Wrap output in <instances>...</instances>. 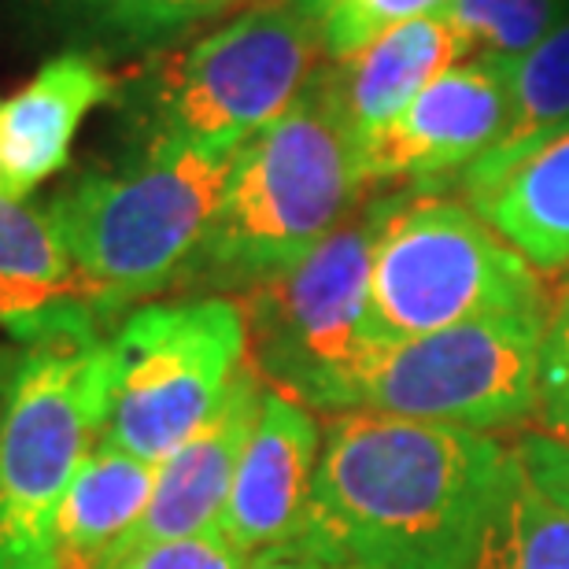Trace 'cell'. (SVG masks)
<instances>
[{"label":"cell","mask_w":569,"mask_h":569,"mask_svg":"<svg viewBox=\"0 0 569 569\" xmlns=\"http://www.w3.org/2000/svg\"><path fill=\"white\" fill-rule=\"evenodd\" d=\"M515 473V448L496 432L333 415L281 551L333 569H477Z\"/></svg>","instance_id":"6da1fadb"},{"label":"cell","mask_w":569,"mask_h":569,"mask_svg":"<svg viewBox=\"0 0 569 569\" xmlns=\"http://www.w3.org/2000/svg\"><path fill=\"white\" fill-rule=\"evenodd\" d=\"M362 192L356 144L318 67L303 93L237 148L219 211L186 278L248 292L322 244Z\"/></svg>","instance_id":"7a4b0ae2"},{"label":"cell","mask_w":569,"mask_h":569,"mask_svg":"<svg viewBox=\"0 0 569 569\" xmlns=\"http://www.w3.org/2000/svg\"><path fill=\"white\" fill-rule=\"evenodd\" d=\"M400 197L403 189L362 197L300 263L244 292L248 367L267 389L322 415L359 411L378 356L367 337L373 248Z\"/></svg>","instance_id":"3957f363"},{"label":"cell","mask_w":569,"mask_h":569,"mask_svg":"<svg viewBox=\"0 0 569 569\" xmlns=\"http://www.w3.org/2000/svg\"><path fill=\"white\" fill-rule=\"evenodd\" d=\"M233 156L152 144L130 167L82 174L49 203L100 318L186 278L219 211Z\"/></svg>","instance_id":"277c9868"},{"label":"cell","mask_w":569,"mask_h":569,"mask_svg":"<svg viewBox=\"0 0 569 569\" xmlns=\"http://www.w3.org/2000/svg\"><path fill=\"white\" fill-rule=\"evenodd\" d=\"M318 33L292 0H259L138 78L133 119L148 148L214 156L270 127L318 71Z\"/></svg>","instance_id":"5b68a950"},{"label":"cell","mask_w":569,"mask_h":569,"mask_svg":"<svg viewBox=\"0 0 569 569\" xmlns=\"http://www.w3.org/2000/svg\"><path fill=\"white\" fill-rule=\"evenodd\" d=\"M551 311L540 274L470 203L407 186L373 248L367 337L389 348L488 315Z\"/></svg>","instance_id":"8992f818"},{"label":"cell","mask_w":569,"mask_h":569,"mask_svg":"<svg viewBox=\"0 0 569 569\" xmlns=\"http://www.w3.org/2000/svg\"><path fill=\"white\" fill-rule=\"evenodd\" d=\"M116 396L111 340L41 345L19 359L0 422V569H56V526Z\"/></svg>","instance_id":"52a82bcc"},{"label":"cell","mask_w":569,"mask_h":569,"mask_svg":"<svg viewBox=\"0 0 569 569\" xmlns=\"http://www.w3.org/2000/svg\"><path fill=\"white\" fill-rule=\"evenodd\" d=\"M116 396L104 443L163 462L219 411L248 359L244 311L226 296L148 303L111 337Z\"/></svg>","instance_id":"ba28073f"},{"label":"cell","mask_w":569,"mask_h":569,"mask_svg":"<svg viewBox=\"0 0 569 569\" xmlns=\"http://www.w3.org/2000/svg\"><path fill=\"white\" fill-rule=\"evenodd\" d=\"M548 315H488L381 348L362 378L359 411L470 432L529 422L540 400Z\"/></svg>","instance_id":"9c48e42d"},{"label":"cell","mask_w":569,"mask_h":569,"mask_svg":"<svg viewBox=\"0 0 569 569\" xmlns=\"http://www.w3.org/2000/svg\"><path fill=\"white\" fill-rule=\"evenodd\" d=\"M510 122V63L470 60L418 93L400 116L356 148L359 181L437 189L492 152Z\"/></svg>","instance_id":"30bf717a"},{"label":"cell","mask_w":569,"mask_h":569,"mask_svg":"<svg viewBox=\"0 0 569 569\" xmlns=\"http://www.w3.org/2000/svg\"><path fill=\"white\" fill-rule=\"evenodd\" d=\"M267 385L248 367L233 378L222 407L203 422L174 455H167L156 470V488L148 499L144 518L122 540L108 569L122 566L138 551L156 548L170 540L211 537L222 526L226 499H230L237 462L244 455V443L252 437L259 407H263Z\"/></svg>","instance_id":"8fae6325"},{"label":"cell","mask_w":569,"mask_h":569,"mask_svg":"<svg viewBox=\"0 0 569 569\" xmlns=\"http://www.w3.org/2000/svg\"><path fill=\"white\" fill-rule=\"evenodd\" d=\"M322 437L311 407L267 389L219 526V537L244 559L289 548L311 496Z\"/></svg>","instance_id":"7c38bea8"},{"label":"cell","mask_w":569,"mask_h":569,"mask_svg":"<svg viewBox=\"0 0 569 569\" xmlns=\"http://www.w3.org/2000/svg\"><path fill=\"white\" fill-rule=\"evenodd\" d=\"M100 322L49 208L0 192V329L41 348L100 340Z\"/></svg>","instance_id":"4fadbf2b"},{"label":"cell","mask_w":569,"mask_h":569,"mask_svg":"<svg viewBox=\"0 0 569 569\" xmlns=\"http://www.w3.org/2000/svg\"><path fill=\"white\" fill-rule=\"evenodd\" d=\"M119 93L116 74L89 52H60L0 104V170L8 197H30L63 170L82 119Z\"/></svg>","instance_id":"5bb4252c"},{"label":"cell","mask_w":569,"mask_h":569,"mask_svg":"<svg viewBox=\"0 0 569 569\" xmlns=\"http://www.w3.org/2000/svg\"><path fill=\"white\" fill-rule=\"evenodd\" d=\"M470 60L462 33L451 27L443 11H429L403 27L381 33L367 49L322 67L326 86L333 93L351 144H362L385 122L396 119L422 89L443 71Z\"/></svg>","instance_id":"9a60e30c"},{"label":"cell","mask_w":569,"mask_h":569,"mask_svg":"<svg viewBox=\"0 0 569 569\" xmlns=\"http://www.w3.org/2000/svg\"><path fill=\"white\" fill-rule=\"evenodd\" d=\"M159 462H144L100 440L78 466L56 526V569H108L122 540L144 518Z\"/></svg>","instance_id":"2e32d148"},{"label":"cell","mask_w":569,"mask_h":569,"mask_svg":"<svg viewBox=\"0 0 569 569\" xmlns=\"http://www.w3.org/2000/svg\"><path fill=\"white\" fill-rule=\"evenodd\" d=\"M466 203L537 270H569V133L515 163Z\"/></svg>","instance_id":"e0dca14e"},{"label":"cell","mask_w":569,"mask_h":569,"mask_svg":"<svg viewBox=\"0 0 569 569\" xmlns=\"http://www.w3.org/2000/svg\"><path fill=\"white\" fill-rule=\"evenodd\" d=\"M562 133H569V16L537 49L510 63V122L492 152L459 174L462 197L492 186L515 163Z\"/></svg>","instance_id":"ac0fdd59"},{"label":"cell","mask_w":569,"mask_h":569,"mask_svg":"<svg viewBox=\"0 0 569 569\" xmlns=\"http://www.w3.org/2000/svg\"><path fill=\"white\" fill-rule=\"evenodd\" d=\"M27 4L74 38L111 49H148L226 16L241 0H27Z\"/></svg>","instance_id":"d6986e66"},{"label":"cell","mask_w":569,"mask_h":569,"mask_svg":"<svg viewBox=\"0 0 569 569\" xmlns=\"http://www.w3.org/2000/svg\"><path fill=\"white\" fill-rule=\"evenodd\" d=\"M477 569H569V510L537 492L521 466Z\"/></svg>","instance_id":"ffe728a7"},{"label":"cell","mask_w":569,"mask_h":569,"mask_svg":"<svg viewBox=\"0 0 569 569\" xmlns=\"http://www.w3.org/2000/svg\"><path fill=\"white\" fill-rule=\"evenodd\" d=\"M440 11L462 33L470 60L515 63L569 16V0H448Z\"/></svg>","instance_id":"44dd1931"},{"label":"cell","mask_w":569,"mask_h":569,"mask_svg":"<svg viewBox=\"0 0 569 569\" xmlns=\"http://www.w3.org/2000/svg\"><path fill=\"white\" fill-rule=\"evenodd\" d=\"M311 19L329 63L348 60L403 22L440 11L448 0H292Z\"/></svg>","instance_id":"7402d4cb"},{"label":"cell","mask_w":569,"mask_h":569,"mask_svg":"<svg viewBox=\"0 0 569 569\" xmlns=\"http://www.w3.org/2000/svg\"><path fill=\"white\" fill-rule=\"evenodd\" d=\"M540 429L569 440V289L551 307L540 351Z\"/></svg>","instance_id":"603a6c76"},{"label":"cell","mask_w":569,"mask_h":569,"mask_svg":"<svg viewBox=\"0 0 569 569\" xmlns=\"http://www.w3.org/2000/svg\"><path fill=\"white\" fill-rule=\"evenodd\" d=\"M510 448H515V459L532 488L569 510V440L551 437L543 429H529Z\"/></svg>","instance_id":"cb8c5ba5"},{"label":"cell","mask_w":569,"mask_h":569,"mask_svg":"<svg viewBox=\"0 0 569 569\" xmlns=\"http://www.w3.org/2000/svg\"><path fill=\"white\" fill-rule=\"evenodd\" d=\"M248 566H252V559H244L219 532H211V537L156 543V548L138 551L133 559H127L116 569H248Z\"/></svg>","instance_id":"d4e9b609"},{"label":"cell","mask_w":569,"mask_h":569,"mask_svg":"<svg viewBox=\"0 0 569 569\" xmlns=\"http://www.w3.org/2000/svg\"><path fill=\"white\" fill-rule=\"evenodd\" d=\"M248 569H333V566L300 559V555H292V551H270V555H259V559H252V566H248Z\"/></svg>","instance_id":"484cf974"},{"label":"cell","mask_w":569,"mask_h":569,"mask_svg":"<svg viewBox=\"0 0 569 569\" xmlns=\"http://www.w3.org/2000/svg\"><path fill=\"white\" fill-rule=\"evenodd\" d=\"M16 367L19 359L0 345V422H4V407H8V389H11V378H16Z\"/></svg>","instance_id":"4316f807"},{"label":"cell","mask_w":569,"mask_h":569,"mask_svg":"<svg viewBox=\"0 0 569 569\" xmlns=\"http://www.w3.org/2000/svg\"><path fill=\"white\" fill-rule=\"evenodd\" d=\"M0 192H4V170H0Z\"/></svg>","instance_id":"83f0119b"}]
</instances>
